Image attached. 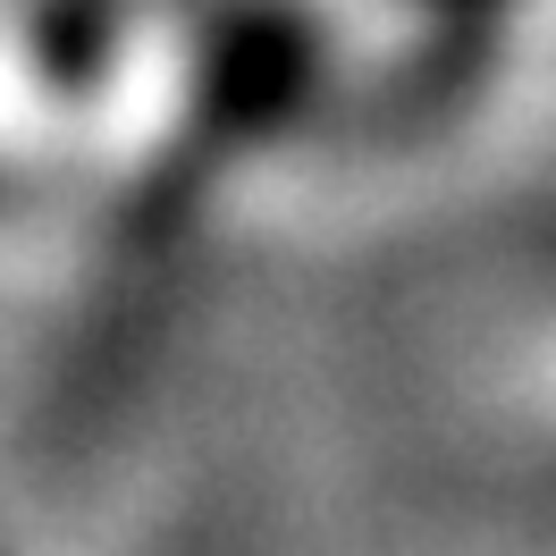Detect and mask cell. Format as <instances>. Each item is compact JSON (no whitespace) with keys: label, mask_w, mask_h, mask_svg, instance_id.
Segmentation results:
<instances>
[{"label":"cell","mask_w":556,"mask_h":556,"mask_svg":"<svg viewBox=\"0 0 556 556\" xmlns=\"http://www.w3.org/2000/svg\"><path fill=\"white\" fill-rule=\"evenodd\" d=\"M531 396L556 414V304L540 313V338H531Z\"/></svg>","instance_id":"6da1fadb"}]
</instances>
